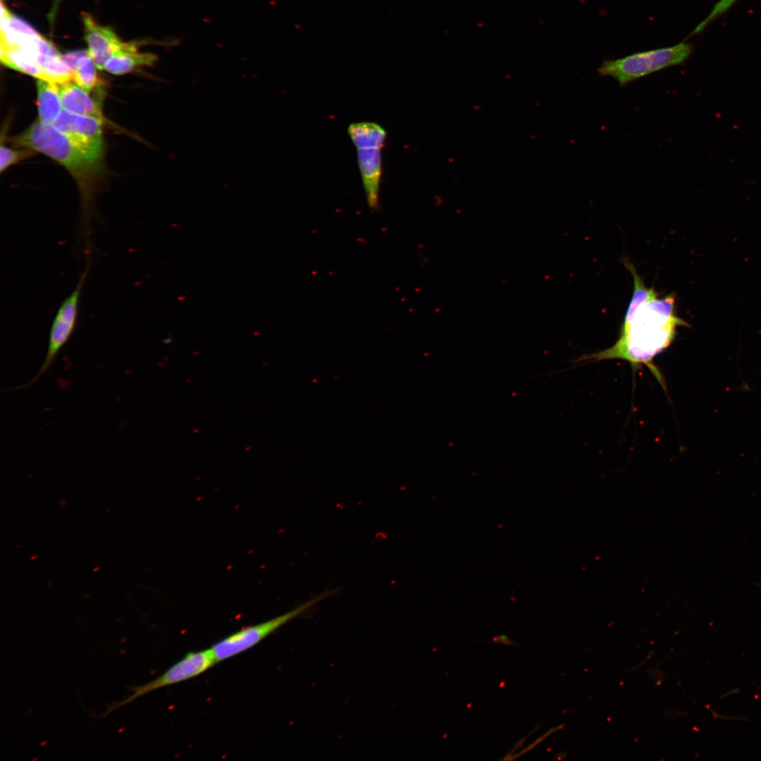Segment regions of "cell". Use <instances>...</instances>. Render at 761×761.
Segmentation results:
<instances>
[{"instance_id":"cell-1","label":"cell","mask_w":761,"mask_h":761,"mask_svg":"<svg viewBox=\"0 0 761 761\" xmlns=\"http://www.w3.org/2000/svg\"><path fill=\"white\" fill-rule=\"evenodd\" d=\"M623 263L633 276V290L619 337L610 348L583 355L576 361L620 359L630 363L633 368L645 365L666 390L664 378L653 359L672 344L678 326L688 324L676 315L674 294L660 298L653 287L645 286L629 259H625Z\"/></svg>"},{"instance_id":"cell-2","label":"cell","mask_w":761,"mask_h":761,"mask_svg":"<svg viewBox=\"0 0 761 761\" xmlns=\"http://www.w3.org/2000/svg\"><path fill=\"white\" fill-rule=\"evenodd\" d=\"M12 142L46 154L66 167L78 180L85 191L84 201L87 200V184L101 168L103 149L86 145L39 120Z\"/></svg>"},{"instance_id":"cell-3","label":"cell","mask_w":761,"mask_h":761,"mask_svg":"<svg viewBox=\"0 0 761 761\" xmlns=\"http://www.w3.org/2000/svg\"><path fill=\"white\" fill-rule=\"evenodd\" d=\"M693 49L691 44L683 42L673 47L604 61L598 71L600 75L612 78L620 86H624L655 72L682 64L691 56Z\"/></svg>"},{"instance_id":"cell-4","label":"cell","mask_w":761,"mask_h":761,"mask_svg":"<svg viewBox=\"0 0 761 761\" xmlns=\"http://www.w3.org/2000/svg\"><path fill=\"white\" fill-rule=\"evenodd\" d=\"M333 591H324L290 611L268 621L242 628L214 643L211 648L217 662L228 660L257 645L264 638L292 619L307 612Z\"/></svg>"},{"instance_id":"cell-5","label":"cell","mask_w":761,"mask_h":761,"mask_svg":"<svg viewBox=\"0 0 761 761\" xmlns=\"http://www.w3.org/2000/svg\"><path fill=\"white\" fill-rule=\"evenodd\" d=\"M216 663L218 662L211 648L190 652L154 680L145 684L130 687L132 694L123 700L106 705L105 711L101 716H106L151 691L194 678Z\"/></svg>"},{"instance_id":"cell-6","label":"cell","mask_w":761,"mask_h":761,"mask_svg":"<svg viewBox=\"0 0 761 761\" xmlns=\"http://www.w3.org/2000/svg\"><path fill=\"white\" fill-rule=\"evenodd\" d=\"M89 268V264L87 263L74 290L63 301L56 312L49 332L46 356L39 370L27 383L19 388L29 387L38 381L50 368L61 349L70 339L75 328L81 292L86 282Z\"/></svg>"},{"instance_id":"cell-7","label":"cell","mask_w":761,"mask_h":761,"mask_svg":"<svg viewBox=\"0 0 761 761\" xmlns=\"http://www.w3.org/2000/svg\"><path fill=\"white\" fill-rule=\"evenodd\" d=\"M87 52L98 69H104L109 58L123 45L113 30L99 24L87 13H82Z\"/></svg>"},{"instance_id":"cell-8","label":"cell","mask_w":761,"mask_h":761,"mask_svg":"<svg viewBox=\"0 0 761 761\" xmlns=\"http://www.w3.org/2000/svg\"><path fill=\"white\" fill-rule=\"evenodd\" d=\"M101 124L98 118L63 110L52 125L77 141L103 149Z\"/></svg>"},{"instance_id":"cell-9","label":"cell","mask_w":761,"mask_h":761,"mask_svg":"<svg viewBox=\"0 0 761 761\" xmlns=\"http://www.w3.org/2000/svg\"><path fill=\"white\" fill-rule=\"evenodd\" d=\"M357 155L367 204L371 210H376L382 175L381 149H357Z\"/></svg>"},{"instance_id":"cell-10","label":"cell","mask_w":761,"mask_h":761,"mask_svg":"<svg viewBox=\"0 0 761 761\" xmlns=\"http://www.w3.org/2000/svg\"><path fill=\"white\" fill-rule=\"evenodd\" d=\"M58 87L63 110L103 120L100 106L89 92L72 81L58 85Z\"/></svg>"},{"instance_id":"cell-11","label":"cell","mask_w":761,"mask_h":761,"mask_svg":"<svg viewBox=\"0 0 761 761\" xmlns=\"http://www.w3.org/2000/svg\"><path fill=\"white\" fill-rule=\"evenodd\" d=\"M156 61L157 56L154 54L140 52L135 42H124L107 61L104 70L111 74L123 75L137 68L151 66Z\"/></svg>"},{"instance_id":"cell-12","label":"cell","mask_w":761,"mask_h":761,"mask_svg":"<svg viewBox=\"0 0 761 761\" xmlns=\"http://www.w3.org/2000/svg\"><path fill=\"white\" fill-rule=\"evenodd\" d=\"M63 60L73 70V82L89 92L101 83L96 65L87 51H75L62 55Z\"/></svg>"},{"instance_id":"cell-13","label":"cell","mask_w":761,"mask_h":761,"mask_svg":"<svg viewBox=\"0 0 761 761\" xmlns=\"http://www.w3.org/2000/svg\"><path fill=\"white\" fill-rule=\"evenodd\" d=\"M37 92L39 121L47 125H54L63 111L58 85L38 80Z\"/></svg>"},{"instance_id":"cell-14","label":"cell","mask_w":761,"mask_h":761,"mask_svg":"<svg viewBox=\"0 0 761 761\" xmlns=\"http://www.w3.org/2000/svg\"><path fill=\"white\" fill-rule=\"evenodd\" d=\"M347 132L357 149H382L387 136L385 130L379 124L373 122L351 123L347 128Z\"/></svg>"},{"instance_id":"cell-15","label":"cell","mask_w":761,"mask_h":761,"mask_svg":"<svg viewBox=\"0 0 761 761\" xmlns=\"http://www.w3.org/2000/svg\"><path fill=\"white\" fill-rule=\"evenodd\" d=\"M1 62L7 67L45 80L44 75L37 63L16 45L0 44Z\"/></svg>"},{"instance_id":"cell-16","label":"cell","mask_w":761,"mask_h":761,"mask_svg":"<svg viewBox=\"0 0 761 761\" xmlns=\"http://www.w3.org/2000/svg\"><path fill=\"white\" fill-rule=\"evenodd\" d=\"M15 150L1 145L0 149V171L3 172L12 164L32 154L30 150Z\"/></svg>"},{"instance_id":"cell-17","label":"cell","mask_w":761,"mask_h":761,"mask_svg":"<svg viewBox=\"0 0 761 761\" xmlns=\"http://www.w3.org/2000/svg\"><path fill=\"white\" fill-rule=\"evenodd\" d=\"M738 0H719L713 6L710 13L694 30L692 35L700 33L712 20L726 13Z\"/></svg>"},{"instance_id":"cell-18","label":"cell","mask_w":761,"mask_h":761,"mask_svg":"<svg viewBox=\"0 0 761 761\" xmlns=\"http://www.w3.org/2000/svg\"><path fill=\"white\" fill-rule=\"evenodd\" d=\"M492 641L505 645H512L515 644L514 642L512 641L508 636L503 634L495 636L493 638Z\"/></svg>"}]
</instances>
